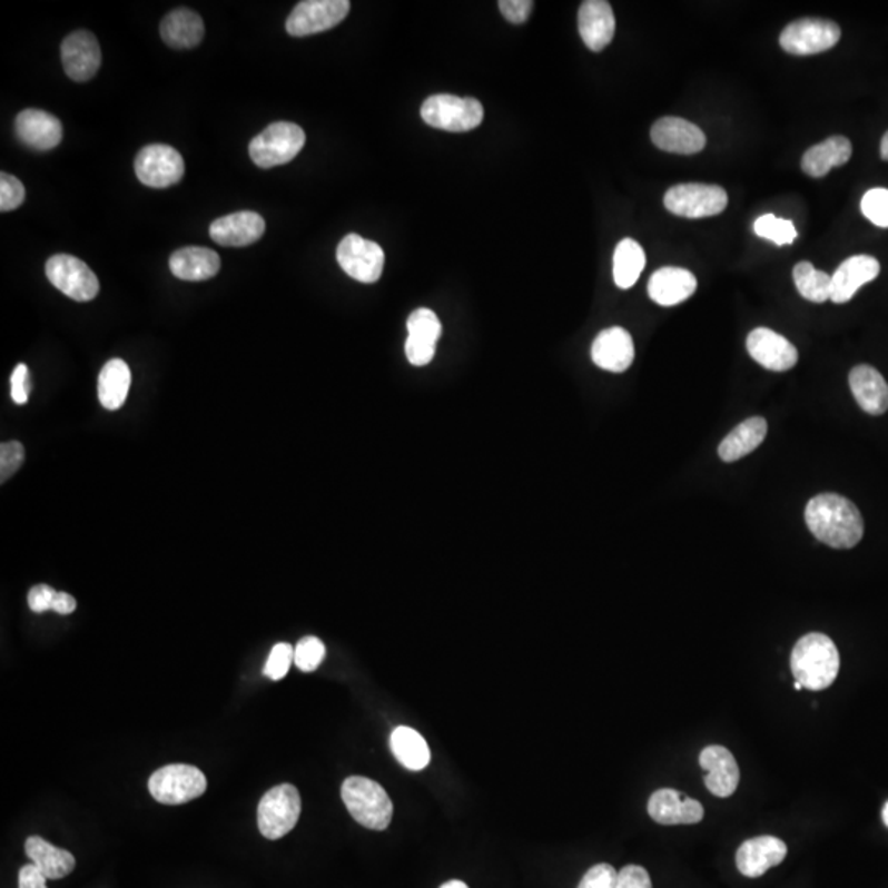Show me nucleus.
<instances>
[{"label":"nucleus","mask_w":888,"mask_h":888,"mask_svg":"<svg viewBox=\"0 0 888 888\" xmlns=\"http://www.w3.org/2000/svg\"><path fill=\"white\" fill-rule=\"evenodd\" d=\"M805 520L816 539L831 549H854L862 540V515L842 495H816L808 502Z\"/></svg>","instance_id":"obj_1"},{"label":"nucleus","mask_w":888,"mask_h":888,"mask_svg":"<svg viewBox=\"0 0 888 888\" xmlns=\"http://www.w3.org/2000/svg\"><path fill=\"white\" fill-rule=\"evenodd\" d=\"M841 659L838 647L825 633L801 637L791 652V673L795 681L811 691L831 687L838 678Z\"/></svg>","instance_id":"obj_2"},{"label":"nucleus","mask_w":888,"mask_h":888,"mask_svg":"<svg viewBox=\"0 0 888 888\" xmlns=\"http://www.w3.org/2000/svg\"><path fill=\"white\" fill-rule=\"evenodd\" d=\"M341 797L349 815L364 828L384 831L391 825L394 805L377 781L366 777L346 778Z\"/></svg>","instance_id":"obj_3"},{"label":"nucleus","mask_w":888,"mask_h":888,"mask_svg":"<svg viewBox=\"0 0 888 888\" xmlns=\"http://www.w3.org/2000/svg\"><path fill=\"white\" fill-rule=\"evenodd\" d=\"M422 119L435 129L470 132L484 120V108L474 98L436 95L423 102Z\"/></svg>","instance_id":"obj_4"},{"label":"nucleus","mask_w":888,"mask_h":888,"mask_svg":"<svg viewBox=\"0 0 888 888\" xmlns=\"http://www.w3.org/2000/svg\"><path fill=\"white\" fill-rule=\"evenodd\" d=\"M305 142V130L302 127L292 122H275L253 139L249 155L257 167L274 168L294 160Z\"/></svg>","instance_id":"obj_5"},{"label":"nucleus","mask_w":888,"mask_h":888,"mask_svg":"<svg viewBox=\"0 0 888 888\" xmlns=\"http://www.w3.org/2000/svg\"><path fill=\"white\" fill-rule=\"evenodd\" d=\"M302 813V798L294 785H278L264 795L257 811L259 829L264 838L270 841L287 836L298 822Z\"/></svg>","instance_id":"obj_6"},{"label":"nucleus","mask_w":888,"mask_h":888,"mask_svg":"<svg viewBox=\"0 0 888 888\" xmlns=\"http://www.w3.org/2000/svg\"><path fill=\"white\" fill-rule=\"evenodd\" d=\"M208 780L198 767L174 763L157 770L148 780L151 797L164 805H184L201 797Z\"/></svg>","instance_id":"obj_7"},{"label":"nucleus","mask_w":888,"mask_h":888,"mask_svg":"<svg viewBox=\"0 0 888 888\" xmlns=\"http://www.w3.org/2000/svg\"><path fill=\"white\" fill-rule=\"evenodd\" d=\"M663 203L680 218H711L728 208V193L718 185L683 184L668 189Z\"/></svg>","instance_id":"obj_8"},{"label":"nucleus","mask_w":888,"mask_h":888,"mask_svg":"<svg viewBox=\"0 0 888 888\" xmlns=\"http://www.w3.org/2000/svg\"><path fill=\"white\" fill-rule=\"evenodd\" d=\"M841 40L838 23L822 19H800L788 23L780 36V47L787 53L807 57L831 50Z\"/></svg>","instance_id":"obj_9"},{"label":"nucleus","mask_w":888,"mask_h":888,"mask_svg":"<svg viewBox=\"0 0 888 888\" xmlns=\"http://www.w3.org/2000/svg\"><path fill=\"white\" fill-rule=\"evenodd\" d=\"M48 280L75 302H91L99 294V280L95 272L78 257L58 254L45 265Z\"/></svg>","instance_id":"obj_10"},{"label":"nucleus","mask_w":888,"mask_h":888,"mask_svg":"<svg viewBox=\"0 0 888 888\" xmlns=\"http://www.w3.org/2000/svg\"><path fill=\"white\" fill-rule=\"evenodd\" d=\"M351 10L347 0H303L296 3L287 20L292 37H309L339 26Z\"/></svg>","instance_id":"obj_11"},{"label":"nucleus","mask_w":888,"mask_h":888,"mask_svg":"<svg viewBox=\"0 0 888 888\" xmlns=\"http://www.w3.org/2000/svg\"><path fill=\"white\" fill-rule=\"evenodd\" d=\"M136 175L140 184L150 188H168L180 184L185 161L180 151L165 144L144 147L136 157Z\"/></svg>","instance_id":"obj_12"},{"label":"nucleus","mask_w":888,"mask_h":888,"mask_svg":"<svg viewBox=\"0 0 888 888\" xmlns=\"http://www.w3.org/2000/svg\"><path fill=\"white\" fill-rule=\"evenodd\" d=\"M336 257L341 268L361 284H375L384 270L382 247L357 234H349L341 240Z\"/></svg>","instance_id":"obj_13"},{"label":"nucleus","mask_w":888,"mask_h":888,"mask_svg":"<svg viewBox=\"0 0 888 888\" xmlns=\"http://www.w3.org/2000/svg\"><path fill=\"white\" fill-rule=\"evenodd\" d=\"M101 47L98 38L88 30H78L63 40L61 61L65 71L73 81H89L101 67Z\"/></svg>","instance_id":"obj_14"},{"label":"nucleus","mask_w":888,"mask_h":888,"mask_svg":"<svg viewBox=\"0 0 888 888\" xmlns=\"http://www.w3.org/2000/svg\"><path fill=\"white\" fill-rule=\"evenodd\" d=\"M747 351L760 366L773 372L793 369L798 351L787 337L769 328H757L747 336Z\"/></svg>","instance_id":"obj_15"},{"label":"nucleus","mask_w":888,"mask_h":888,"mask_svg":"<svg viewBox=\"0 0 888 888\" xmlns=\"http://www.w3.org/2000/svg\"><path fill=\"white\" fill-rule=\"evenodd\" d=\"M408 337L405 353L410 364L422 367L432 363L436 343L442 336V323L435 312L428 308L415 309L407 322Z\"/></svg>","instance_id":"obj_16"},{"label":"nucleus","mask_w":888,"mask_h":888,"mask_svg":"<svg viewBox=\"0 0 888 888\" xmlns=\"http://www.w3.org/2000/svg\"><path fill=\"white\" fill-rule=\"evenodd\" d=\"M652 142L660 150L678 155L700 154L706 147V136L700 127L681 117H662L650 130Z\"/></svg>","instance_id":"obj_17"},{"label":"nucleus","mask_w":888,"mask_h":888,"mask_svg":"<svg viewBox=\"0 0 888 888\" xmlns=\"http://www.w3.org/2000/svg\"><path fill=\"white\" fill-rule=\"evenodd\" d=\"M649 815L663 826L697 825L704 818V808L680 791L662 788L650 797Z\"/></svg>","instance_id":"obj_18"},{"label":"nucleus","mask_w":888,"mask_h":888,"mask_svg":"<svg viewBox=\"0 0 888 888\" xmlns=\"http://www.w3.org/2000/svg\"><path fill=\"white\" fill-rule=\"evenodd\" d=\"M591 357L601 369L615 374L628 371L635 357L632 336L621 326L604 329L592 343Z\"/></svg>","instance_id":"obj_19"},{"label":"nucleus","mask_w":888,"mask_h":888,"mask_svg":"<svg viewBox=\"0 0 888 888\" xmlns=\"http://www.w3.org/2000/svg\"><path fill=\"white\" fill-rule=\"evenodd\" d=\"M787 845L773 836H759L740 846L736 854V862L740 874L750 879L762 877L767 870L783 862L787 857Z\"/></svg>","instance_id":"obj_20"},{"label":"nucleus","mask_w":888,"mask_h":888,"mask_svg":"<svg viewBox=\"0 0 888 888\" xmlns=\"http://www.w3.org/2000/svg\"><path fill=\"white\" fill-rule=\"evenodd\" d=\"M16 134L20 142L33 150L47 151L63 139V126L57 117L40 109H26L17 116Z\"/></svg>","instance_id":"obj_21"},{"label":"nucleus","mask_w":888,"mask_h":888,"mask_svg":"<svg viewBox=\"0 0 888 888\" xmlns=\"http://www.w3.org/2000/svg\"><path fill=\"white\" fill-rule=\"evenodd\" d=\"M700 766L706 770V788L714 797L728 798L738 790L739 766L726 747H706L700 756Z\"/></svg>","instance_id":"obj_22"},{"label":"nucleus","mask_w":888,"mask_h":888,"mask_svg":"<svg viewBox=\"0 0 888 888\" xmlns=\"http://www.w3.org/2000/svg\"><path fill=\"white\" fill-rule=\"evenodd\" d=\"M581 38L591 51H602L615 33V17L608 0H586L578 13Z\"/></svg>","instance_id":"obj_23"},{"label":"nucleus","mask_w":888,"mask_h":888,"mask_svg":"<svg viewBox=\"0 0 888 888\" xmlns=\"http://www.w3.org/2000/svg\"><path fill=\"white\" fill-rule=\"evenodd\" d=\"M265 233V221L253 211L234 213L216 219L209 227L211 239L223 247H246L257 243Z\"/></svg>","instance_id":"obj_24"},{"label":"nucleus","mask_w":888,"mask_h":888,"mask_svg":"<svg viewBox=\"0 0 888 888\" xmlns=\"http://www.w3.org/2000/svg\"><path fill=\"white\" fill-rule=\"evenodd\" d=\"M880 274V264L876 257L854 256L839 265L831 277V299L838 305L854 298L862 285L876 280Z\"/></svg>","instance_id":"obj_25"},{"label":"nucleus","mask_w":888,"mask_h":888,"mask_svg":"<svg viewBox=\"0 0 888 888\" xmlns=\"http://www.w3.org/2000/svg\"><path fill=\"white\" fill-rule=\"evenodd\" d=\"M698 280L690 270L680 267H663L649 280V295L657 305L674 306L687 302L697 292Z\"/></svg>","instance_id":"obj_26"},{"label":"nucleus","mask_w":888,"mask_h":888,"mask_svg":"<svg viewBox=\"0 0 888 888\" xmlns=\"http://www.w3.org/2000/svg\"><path fill=\"white\" fill-rule=\"evenodd\" d=\"M849 385L859 407L869 415H884L888 410V384L884 375L872 366L854 367Z\"/></svg>","instance_id":"obj_27"},{"label":"nucleus","mask_w":888,"mask_h":888,"mask_svg":"<svg viewBox=\"0 0 888 888\" xmlns=\"http://www.w3.org/2000/svg\"><path fill=\"white\" fill-rule=\"evenodd\" d=\"M161 40L175 50L198 47L205 38V22L189 9L171 10L160 26Z\"/></svg>","instance_id":"obj_28"},{"label":"nucleus","mask_w":888,"mask_h":888,"mask_svg":"<svg viewBox=\"0 0 888 888\" xmlns=\"http://www.w3.org/2000/svg\"><path fill=\"white\" fill-rule=\"evenodd\" d=\"M852 157V144L842 136L829 137L825 142L808 148L801 158V168L811 178H822L832 168L842 167Z\"/></svg>","instance_id":"obj_29"},{"label":"nucleus","mask_w":888,"mask_h":888,"mask_svg":"<svg viewBox=\"0 0 888 888\" xmlns=\"http://www.w3.org/2000/svg\"><path fill=\"white\" fill-rule=\"evenodd\" d=\"M221 259L206 247H185L170 257V270L185 282H205L218 275Z\"/></svg>","instance_id":"obj_30"},{"label":"nucleus","mask_w":888,"mask_h":888,"mask_svg":"<svg viewBox=\"0 0 888 888\" xmlns=\"http://www.w3.org/2000/svg\"><path fill=\"white\" fill-rule=\"evenodd\" d=\"M767 436V422L762 416H752L736 426L719 444V457L726 463H734L756 451Z\"/></svg>","instance_id":"obj_31"},{"label":"nucleus","mask_w":888,"mask_h":888,"mask_svg":"<svg viewBox=\"0 0 888 888\" xmlns=\"http://www.w3.org/2000/svg\"><path fill=\"white\" fill-rule=\"evenodd\" d=\"M27 856L48 880H60L75 870L76 860L71 852L55 848L43 838L32 836L26 842Z\"/></svg>","instance_id":"obj_32"},{"label":"nucleus","mask_w":888,"mask_h":888,"mask_svg":"<svg viewBox=\"0 0 888 888\" xmlns=\"http://www.w3.org/2000/svg\"><path fill=\"white\" fill-rule=\"evenodd\" d=\"M391 749L395 759L412 772L426 769L432 760V752H430L426 740L420 732L407 728V726L394 729L391 736Z\"/></svg>","instance_id":"obj_33"},{"label":"nucleus","mask_w":888,"mask_h":888,"mask_svg":"<svg viewBox=\"0 0 888 888\" xmlns=\"http://www.w3.org/2000/svg\"><path fill=\"white\" fill-rule=\"evenodd\" d=\"M130 375L129 366L122 359H111L98 378V397L102 407L108 410H119L126 404L129 395Z\"/></svg>","instance_id":"obj_34"},{"label":"nucleus","mask_w":888,"mask_h":888,"mask_svg":"<svg viewBox=\"0 0 888 888\" xmlns=\"http://www.w3.org/2000/svg\"><path fill=\"white\" fill-rule=\"evenodd\" d=\"M645 253L637 240L624 239L614 253V280L622 290L632 288L645 268Z\"/></svg>","instance_id":"obj_35"},{"label":"nucleus","mask_w":888,"mask_h":888,"mask_svg":"<svg viewBox=\"0 0 888 888\" xmlns=\"http://www.w3.org/2000/svg\"><path fill=\"white\" fill-rule=\"evenodd\" d=\"M793 280L803 298L815 303L831 299V277L825 272L816 270L811 262H800L795 265Z\"/></svg>","instance_id":"obj_36"},{"label":"nucleus","mask_w":888,"mask_h":888,"mask_svg":"<svg viewBox=\"0 0 888 888\" xmlns=\"http://www.w3.org/2000/svg\"><path fill=\"white\" fill-rule=\"evenodd\" d=\"M753 230H756L757 236L770 240V243H776L777 246H787V244L790 246L798 236L793 223L776 218L773 215H766L757 219L756 224H753Z\"/></svg>","instance_id":"obj_37"},{"label":"nucleus","mask_w":888,"mask_h":888,"mask_svg":"<svg viewBox=\"0 0 888 888\" xmlns=\"http://www.w3.org/2000/svg\"><path fill=\"white\" fill-rule=\"evenodd\" d=\"M326 647L318 637H305L295 647V665L309 673L322 665L325 660Z\"/></svg>","instance_id":"obj_38"},{"label":"nucleus","mask_w":888,"mask_h":888,"mask_svg":"<svg viewBox=\"0 0 888 888\" xmlns=\"http://www.w3.org/2000/svg\"><path fill=\"white\" fill-rule=\"evenodd\" d=\"M864 216L879 227H888V189L874 188L864 195L860 203Z\"/></svg>","instance_id":"obj_39"},{"label":"nucleus","mask_w":888,"mask_h":888,"mask_svg":"<svg viewBox=\"0 0 888 888\" xmlns=\"http://www.w3.org/2000/svg\"><path fill=\"white\" fill-rule=\"evenodd\" d=\"M292 663H295V649L290 643H277L272 649L265 663L264 674L270 680L278 681L287 677Z\"/></svg>","instance_id":"obj_40"},{"label":"nucleus","mask_w":888,"mask_h":888,"mask_svg":"<svg viewBox=\"0 0 888 888\" xmlns=\"http://www.w3.org/2000/svg\"><path fill=\"white\" fill-rule=\"evenodd\" d=\"M23 460H26V450H23L22 443H2L0 446V481H9L20 470Z\"/></svg>","instance_id":"obj_41"},{"label":"nucleus","mask_w":888,"mask_h":888,"mask_svg":"<svg viewBox=\"0 0 888 888\" xmlns=\"http://www.w3.org/2000/svg\"><path fill=\"white\" fill-rule=\"evenodd\" d=\"M26 199V188L12 175H0V209L2 213L13 211Z\"/></svg>","instance_id":"obj_42"},{"label":"nucleus","mask_w":888,"mask_h":888,"mask_svg":"<svg viewBox=\"0 0 888 888\" xmlns=\"http://www.w3.org/2000/svg\"><path fill=\"white\" fill-rule=\"evenodd\" d=\"M618 874L609 864H598L584 874L578 888H615Z\"/></svg>","instance_id":"obj_43"},{"label":"nucleus","mask_w":888,"mask_h":888,"mask_svg":"<svg viewBox=\"0 0 888 888\" xmlns=\"http://www.w3.org/2000/svg\"><path fill=\"white\" fill-rule=\"evenodd\" d=\"M32 391V382H30L29 367L26 364H19L13 371L12 378H10V395L17 405H26Z\"/></svg>","instance_id":"obj_44"},{"label":"nucleus","mask_w":888,"mask_h":888,"mask_svg":"<svg viewBox=\"0 0 888 888\" xmlns=\"http://www.w3.org/2000/svg\"><path fill=\"white\" fill-rule=\"evenodd\" d=\"M615 888H652V880L643 867L628 866L618 874Z\"/></svg>","instance_id":"obj_45"},{"label":"nucleus","mask_w":888,"mask_h":888,"mask_svg":"<svg viewBox=\"0 0 888 888\" xmlns=\"http://www.w3.org/2000/svg\"><path fill=\"white\" fill-rule=\"evenodd\" d=\"M535 3L532 0H501L499 9L502 16L512 23H525Z\"/></svg>","instance_id":"obj_46"},{"label":"nucleus","mask_w":888,"mask_h":888,"mask_svg":"<svg viewBox=\"0 0 888 888\" xmlns=\"http://www.w3.org/2000/svg\"><path fill=\"white\" fill-rule=\"evenodd\" d=\"M55 594H57V591H55L53 588L47 586V584L33 586L29 592V608L32 609L33 612H37V614L51 611Z\"/></svg>","instance_id":"obj_47"},{"label":"nucleus","mask_w":888,"mask_h":888,"mask_svg":"<svg viewBox=\"0 0 888 888\" xmlns=\"http://www.w3.org/2000/svg\"><path fill=\"white\" fill-rule=\"evenodd\" d=\"M47 880V877H45L33 864L23 866L22 869H20L19 888H48Z\"/></svg>","instance_id":"obj_48"},{"label":"nucleus","mask_w":888,"mask_h":888,"mask_svg":"<svg viewBox=\"0 0 888 888\" xmlns=\"http://www.w3.org/2000/svg\"><path fill=\"white\" fill-rule=\"evenodd\" d=\"M51 611L58 612L61 615L73 614L76 611V599L67 592L57 591L53 599Z\"/></svg>","instance_id":"obj_49"},{"label":"nucleus","mask_w":888,"mask_h":888,"mask_svg":"<svg viewBox=\"0 0 888 888\" xmlns=\"http://www.w3.org/2000/svg\"><path fill=\"white\" fill-rule=\"evenodd\" d=\"M880 157L888 161V132L884 136L882 144H880Z\"/></svg>","instance_id":"obj_50"},{"label":"nucleus","mask_w":888,"mask_h":888,"mask_svg":"<svg viewBox=\"0 0 888 888\" xmlns=\"http://www.w3.org/2000/svg\"><path fill=\"white\" fill-rule=\"evenodd\" d=\"M440 888H470L463 880H450V882L443 884Z\"/></svg>","instance_id":"obj_51"},{"label":"nucleus","mask_w":888,"mask_h":888,"mask_svg":"<svg viewBox=\"0 0 888 888\" xmlns=\"http://www.w3.org/2000/svg\"><path fill=\"white\" fill-rule=\"evenodd\" d=\"M882 819H884V822H886V826L888 828V801H887L886 807H884Z\"/></svg>","instance_id":"obj_52"},{"label":"nucleus","mask_w":888,"mask_h":888,"mask_svg":"<svg viewBox=\"0 0 888 888\" xmlns=\"http://www.w3.org/2000/svg\"><path fill=\"white\" fill-rule=\"evenodd\" d=\"M793 687H795V690H798V691L803 690V684L798 683V681H795Z\"/></svg>","instance_id":"obj_53"}]
</instances>
